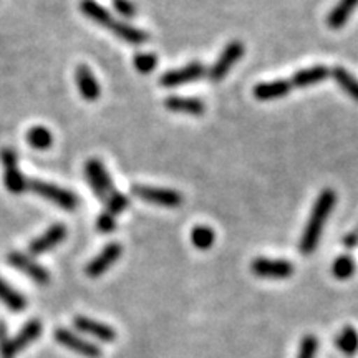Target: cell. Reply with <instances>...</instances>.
Masks as SVG:
<instances>
[{"instance_id": "obj_1", "label": "cell", "mask_w": 358, "mask_h": 358, "mask_svg": "<svg viewBox=\"0 0 358 358\" xmlns=\"http://www.w3.org/2000/svg\"><path fill=\"white\" fill-rule=\"evenodd\" d=\"M335 203H337V194H335L334 189H329V187L317 196L310 217H308L306 229L302 232L301 244H299L302 256H310V254L315 252L317 245L320 243L322 232H324L325 222L329 219L330 213L334 211Z\"/></svg>"}, {"instance_id": "obj_2", "label": "cell", "mask_w": 358, "mask_h": 358, "mask_svg": "<svg viewBox=\"0 0 358 358\" xmlns=\"http://www.w3.org/2000/svg\"><path fill=\"white\" fill-rule=\"evenodd\" d=\"M42 335V324L40 320H30L29 324L22 327L15 338L7 337L6 325L0 324V357L2 358H15L17 353L29 347L34 340Z\"/></svg>"}, {"instance_id": "obj_3", "label": "cell", "mask_w": 358, "mask_h": 358, "mask_svg": "<svg viewBox=\"0 0 358 358\" xmlns=\"http://www.w3.org/2000/svg\"><path fill=\"white\" fill-rule=\"evenodd\" d=\"M27 189L34 191L35 194L42 196L43 199L50 201V203L57 204L58 208L62 209H66V211H73V209L78 208L77 194L57 185L37 181V179H30V181H27Z\"/></svg>"}, {"instance_id": "obj_4", "label": "cell", "mask_w": 358, "mask_h": 358, "mask_svg": "<svg viewBox=\"0 0 358 358\" xmlns=\"http://www.w3.org/2000/svg\"><path fill=\"white\" fill-rule=\"evenodd\" d=\"M133 194L145 203L163 206V208H179L182 204V194L174 189H163V187H151L136 185L133 186Z\"/></svg>"}, {"instance_id": "obj_5", "label": "cell", "mask_w": 358, "mask_h": 358, "mask_svg": "<svg viewBox=\"0 0 358 358\" xmlns=\"http://www.w3.org/2000/svg\"><path fill=\"white\" fill-rule=\"evenodd\" d=\"M85 173H87L88 182L92 186V189L95 194L100 198L103 203H106V199L111 194H115V186L111 181L108 171L101 164V161L98 159H88L87 166H85Z\"/></svg>"}, {"instance_id": "obj_6", "label": "cell", "mask_w": 358, "mask_h": 358, "mask_svg": "<svg viewBox=\"0 0 358 358\" xmlns=\"http://www.w3.org/2000/svg\"><path fill=\"white\" fill-rule=\"evenodd\" d=\"M250 271L257 277L262 279H274V280H284L289 279L294 274V264L285 261V259H267L259 257L250 264Z\"/></svg>"}, {"instance_id": "obj_7", "label": "cell", "mask_w": 358, "mask_h": 358, "mask_svg": "<svg viewBox=\"0 0 358 358\" xmlns=\"http://www.w3.org/2000/svg\"><path fill=\"white\" fill-rule=\"evenodd\" d=\"M244 55V45L239 42V40H232L229 45H226L221 55L216 60L211 69H209V78L213 82H221V80L229 73L232 66H234L237 62L241 60Z\"/></svg>"}, {"instance_id": "obj_8", "label": "cell", "mask_w": 358, "mask_h": 358, "mask_svg": "<svg viewBox=\"0 0 358 358\" xmlns=\"http://www.w3.org/2000/svg\"><path fill=\"white\" fill-rule=\"evenodd\" d=\"M206 75V66L201 64V62H192V64H187L186 66H181L178 70L166 71L159 80L161 87L164 88H174L181 87V85L192 83L196 80L203 78Z\"/></svg>"}, {"instance_id": "obj_9", "label": "cell", "mask_w": 358, "mask_h": 358, "mask_svg": "<svg viewBox=\"0 0 358 358\" xmlns=\"http://www.w3.org/2000/svg\"><path fill=\"white\" fill-rule=\"evenodd\" d=\"M8 264L12 267L19 268L20 272H24L40 285H47L50 282V274H48L47 268H43L40 264L34 261L32 257H29L24 252H10L8 254Z\"/></svg>"}, {"instance_id": "obj_10", "label": "cell", "mask_w": 358, "mask_h": 358, "mask_svg": "<svg viewBox=\"0 0 358 358\" xmlns=\"http://www.w3.org/2000/svg\"><path fill=\"white\" fill-rule=\"evenodd\" d=\"M55 340L60 345H64L70 350L80 353V355L87 357V358H100L101 357V350L96 345H93L92 342L85 340L78 335H75L73 332L66 329H57L55 330Z\"/></svg>"}, {"instance_id": "obj_11", "label": "cell", "mask_w": 358, "mask_h": 358, "mask_svg": "<svg viewBox=\"0 0 358 358\" xmlns=\"http://www.w3.org/2000/svg\"><path fill=\"white\" fill-rule=\"evenodd\" d=\"M122 254H123L122 245H120L118 243H111L106 245V248H103L101 252L98 254L93 261L88 262L85 272H87V275L92 277V279L100 277L101 274H105V272L108 271V268L113 266V264L118 261L120 257H122Z\"/></svg>"}, {"instance_id": "obj_12", "label": "cell", "mask_w": 358, "mask_h": 358, "mask_svg": "<svg viewBox=\"0 0 358 358\" xmlns=\"http://www.w3.org/2000/svg\"><path fill=\"white\" fill-rule=\"evenodd\" d=\"M2 161L3 166H6V181L7 189L13 192V194H20L27 189V179L24 174L19 171V164H17V155L13 150H3L2 151Z\"/></svg>"}, {"instance_id": "obj_13", "label": "cell", "mask_w": 358, "mask_h": 358, "mask_svg": "<svg viewBox=\"0 0 358 358\" xmlns=\"http://www.w3.org/2000/svg\"><path fill=\"white\" fill-rule=\"evenodd\" d=\"M65 237H66V227L64 224H53V226L48 227L42 236L30 243L29 245L30 254H34V256H40V254L48 252L50 249L57 248Z\"/></svg>"}, {"instance_id": "obj_14", "label": "cell", "mask_w": 358, "mask_h": 358, "mask_svg": "<svg viewBox=\"0 0 358 358\" xmlns=\"http://www.w3.org/2000/svg\"><path fill=\"white\" fill-rule=\"evenodd\" d=\"M75 82H77L80 95H82L87 101H96L98 98H100V83H98L96 77L87 65L77 66V71H75Z\"/></svg>"}, {"instance_id": "obj_15", "label": "cell", "mask_w": 358, "mask_h": 358, "mask_svg": "<svg viewBox=\"0 0 358 358\" xmlns=\"http://www.w3.org/2000/svg\"><path fill=\"white\" fill-rule=\"evenodd\" d=\"M73 325L75 329L80 330V332L93 335V337L101 340V342H113L116 338V332L113 327L101 324V322H96L93 319H88V317H75Z\"/></svg>"}, {"instance_id": "obj_16", "label": "cell", "mask_w": 358, "mask_h": 358, "mask_svg": "<svg viewBox=\"0 0 358 358\" xmlns=\"http://www.w3.org/2000/svg\"><path fill=\"white\" fill-rule=\"evenodd\" d=\"M290 90H292V85H290L289 80H275V82L256 85L254 96L261 101H272L287 96Z\"/></svg>"}, {"instance_id": "obj_17", "label": "cell", "mask_w": 358, "mask_h": 358, "mask_svg": "<svg viewBox=\"0 0 358 358\" xmlns=\"http://www.w3.org/2000/svg\"><path fill=\"white\" fill-rule=\"evenodd\" d=\"M329 75H330V70L327 69V66L315 65L312 66V69L299 70L297 73L289 80V82L295 88H307V87H312V85L325 82Z\"/></svg>"}, {"instance_id": "obj_18", "label": "cell", "mask_w": 358, "mask_h": 358, "mask_svg": "<svg viewBox=\"0 0 358 358\" xmlns=\"http://www.w3.org/2000/svg\"><path fill=\"white\" fill-rule=\"evenodd\" d=\"M164 106H166L169 111H174V113L192 115V116L203 115L206 110L204 101L198 100V98H185V96H168L166 100H164Z\"/></svg>"}, {"instance_id": "obj_19", "label": "cell", "mask_w": 358, "mask_h": 358, "mask_svg": "<svg viewBox=\"0 0 358 358\" xmlns=\"http://www.w3.org/2000/svg\"><path fill=\"white\" fill-rule=\"evenodd\" d=\"M358 7V0H338V3L332 8L327 17V25L332 30L342 29L347 24L353 10Z\"/></svg>"}, {"instance_id": "obj_20", "label": "cell", "mask_w": 358, "mask_h": 358, "mask_svg": "<svg viewBox=\"0 0 358 358\" xmlns=\"http://www.w3.org/2000/svg\"><path fill=\"white\" fill-rule=\"evenodd\" d=\"M80 10H82L85 17H88L90 20H93L98 25L105 27V29H110L115 22L111 13L105 7L100 6V3L95 2V0H82L80 2Z\"/></svg>"}, {"instance_id": "obj_21", "label": "cell", "mask_w": 358, "mask_h": 358, "mask_svg": "<svg viewBox=\"0 0 358 358\" xmlns=\"http://www.w3.org/2000/svg\"><path fill=\"white\" fill-rule=\"evenodd\" d=\"M110 30L113 32L116 37L122 38L123 42H127L129 45H143L148 42L150 35L143 30L136 29V27H131L127 22H113V25L110 27Z\"/></svg>"}, {"instance_id": "obj_22", "label": "cell", "mask_w": 358, "mask_h": 358, "mask_svg": "<svg viewBox=\"0 0 358 358\" xmlns=\"http://www.w3.org/2000/svg\"><path fill=\"white\" fill-rule=\"evenodd\" d=\"M330 75H332L335 83H337L348 96L358 101V80L353 77L350 71H347L343 66H334V69L330 70Z\"/></svg>"}, {"instance_id": "obj_23", "label": "cell", "mask_w": 358, "mask_h": 358, "mask_svg": "<svg viewBox=\"0 0 358 358\" xmlns=\"http://www.w3.org/2000/svg\"><path fill=\"white\" fill-rule=\"evenodd\" d=\"M0 302L6 303V307L12 312H22L27 307L24 295L10 287L3 279H0Z\"/></svg>"}, {"instance_id": "obj_24", "label": "cell", "mask_w": 358, "mask_h": 358, "mask_svg": "<svg viewBox=\"0 0 358 358\" xmlns=\"http://www.w3.org/2000/svg\"><path fill=\"white\" fill-rule=\"evenodd\" d=\"M27 141L29 145L34 148V150H40L45 151L52 146L53 143V136L50 133V129L45 127H34L27 131Z\"/></svg>"}, {"instance_id": "obj_25", "label": "cell", "mask_w": 358, "mask_h": 358, "mask_svg": "<svg viewBox=\"0 0 358 358\" xmlns=\"http://www.w3.org/2000/svg\"><path fill=\"white\" fill-rule=\"evenodd\" d=\"M335 342H337L338 350L345 355H355L358 352V332L353 327H343Z\"/></svg>"}, {"instance_id": "obj_26", "label": "cell", "mask_w": 358, "mask_h": 358, "mask_svg": "<svg viewBox=\"0 0 358 358\" xmlns=\"http://www.w3.org/2000/svg\"><path fill=\"white\" fill-rule=\"evenodd\" d=\"M214 241H216V232H214L209 226H196L194 229L191 231V243L196 249H211Z\"/></svg>"}, {"instance_id": "obj_27", "label": "cell", "mask_w": 358, "mask_h": 358, "mask_svg": "<svg viewBox=\"0 0 358 358\" xmlns=\"http://www.w3.org/2000/svg\"><path fill=\"white\" fill-rule=\"evenodd\" d=\"M332 274L337 277L338 280H347L355 274V261L350 256H340L337 261L334 262Z\"/></svg>"}, {"instance_id": "obj_28", "label": "cell", "mask_w": 358, "mask_h": 358, "mask_svg": "<svg viewBox=\"0 0 358 358\" xmlns=\"http://www.w3.org/2000/svg\"><path fill=\"white\" fill-rule=\"evenodd\" d=\"M156 65H158V58L153 53H138L134 57V66L143 75L151 73L156 69Z\"/></svg>"}, {"instance_id": "obj_29", "label": "cell", "mask_w": 358, "mask_h": 358, "mask_svg": "<svg viewBox=\"0 0 358 358\" xmlns=\"http://www.w3.org/2000/svg\"><path fill=\"white\" fill-rule=\"evenodd\" d=\"M106 209H108V213H111L115 216V214H122L124 209L128 208V198L122 192H115V194H111L108 199H106Z\"/></svg>"}, {"instance_id": "obj_30", "label": "cell", "mask_w": 358, "mask_h": 358, "mask_svg": "<svg viewBox=\"0 0 358 358\" xmlns=\"http://www.w3.org/2000/svg\"><path fill=\"white\" fill-rule=\"evenodd\" d=\"M317 348H319V340L313 337V335H306L301 342L297 358H315Z\"/></svg>"}, {"instance_id": "obj_31", "label": "cell", "mask_w": 358, "mask_h": 358, "mask_svg": "<svg viewBox=\"0 0 358 358\" xmlns=\"http://www.w3.org/2000/svg\"><path fill=\"white\" fill-rule=\"evenodd\" d=\"M96 227H98V231L100 232H111V231H115V227H116V221H115V216L111 213H108V211H105V213H101L100 214V217H98V221H96Z\"/></svg>"}, {"instance_id": "obj_32", "label": "cell", "mask_w": 358, "mask_h": 358, "mask_svg": "<svg viewBox=\"0 0 358 358\" xmlns=\"http://www.w3.org/2000/svg\"><path fill=\"white\" fill-rule=\"evenodd\" d=\"M113 7L123 17H134L136 15V7L131 0H113Z\"/></svg>"}]
</instances>
